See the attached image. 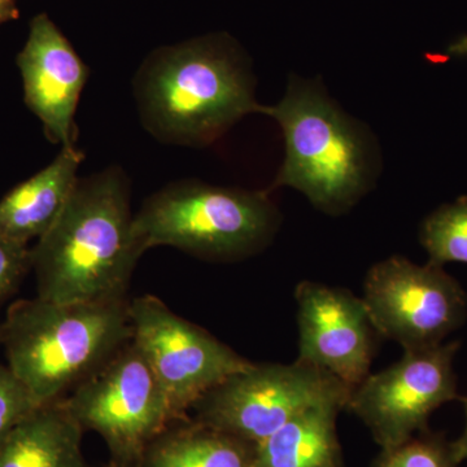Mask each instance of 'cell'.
Segmentation results:
<instances>
[{
  "mask_svg": "<svg viewBox=\"0 0 467 467\" xmlns=\"http://www.w3.org/2000/svg\"><path fill=\"white\" fill-rule=\"evenodd\" d=\"M133 220L130 189L119 168L78 178L57 223L32 248L38 297L60 304L125 300L143 254Z\"/></svg>",
  "mask_w": 467,
  "mask_h": 467,
  "instance_id": "1",
  "label": "cell"
},
{
  "mask_svg": "<svg viewBox=\"0 0 467 467\" xmlns=\"http://www.w3.org/2000/svg\"><path fill=\"white\" fill-rule=\"evenodd\" d=\"M247 55L227 34L153 52L135 84L144 125L164 142L209 146L243 117L263 115Z\"/></svg>",
  "mask_w": 467,
  "mask_h": 467,
  "instance_id": "2",
  "label": "cell"
},
{
  "mask_svg": "<svg viewBox=\"0 0 467 467\" xmlns=\"http://www.w3.org/2000/svg\"><path fill=\"white\" fill-rule=\"evenodd\" d=\"M284 131L285 156L267 193L291 187L330 216L347 213L382 171L376 135L330 98L319 79L291 75L284 98L264 106Z\"/></svg>",
  "mask_w": 467,
  "mask_h": 467,
  "instance_id": "3",
  "label": "cell"
},
{
  "mask_svg": "<svg viewBox=\"0 0 467 467\" xmlns=\"http://www.w3.org/2000/svg\"><path fill=\"white\" fill-rule=\"evenodd\" d=\"M129 301L20 300L0 325L7 367L41 407L63 399L130 342Z\"/></svg>",
  "mask_w": 467,
  "mask_h": 467,
  "instance_id": "4",
  "label": "cell"
},
{
  "mask_svg": "<svg viewBox=\"0 0 467 467\" xmlns=\"http://www.w3.org/2000/svg\"><path fill=\"white\" fill-rule=\"evenodd\" d=\"M281 216L266 192L187 181L150 196L134 216L143 252L171 245L204 259H242L266 247Z\"/></svg>",
  "mask_w": 467,
  "mask_h": 467,
  "instance_id": "5",
  "label": "cell"
},
{
  "mask_svg": "<svg viewBox=\"0 0 467 467\" xmlns=\"http://www.w3.org/2000/svg\"><path fill=\"white\" fill-rule=\"evenodd\" d=\"M60 404L84 431L99 434L122 466L142 462L150 445L177 420L133 340L76 386Z\"/></svg>",
  "mask_w": 467,
  "mask_h": 467,
  "instance_id": "6",
  "label": "cell"
},
{
  "mask_svg": "<svg viewBox=\"0 0 467 467\" xmlns=\"http://www.w3.org/2000/svg\"><path fill=\"white\" fill-rule=\"evenodd\" d=\"M353 389L327 371L294 364H254L233 374L193 405L196 422L256 447L321 402L349 400Z\"/></svg>",
  "mask_w": 467,
  "mask_h": 467,
  "instance_id": "7",
  "label": "cell"
},
{
  "mask_svg": "<svg viewBox=\"0 0 467 467\" xmlns=\"http://www.w3.org/2000/svg\"><path fill=\"white\" fill-rule=\"evenodd\" d=\"M131 340L149 362L175 418L252 362L152 295L129 301Z\"/></svg>",
  "mask_w": 467,
  "mask_h": 467,
  "instance_id": "8",
  "label": "cell"
},
{
  "mask_svg": "<svg viewBox=\"0 0 467 467\" xmlns=\"http://www.w3.org/2000/svg\"><path fill=\"white\" fill-rule=\"evenodd\" d=\"M362 300L377 333L404 350L441 344L466 317L465 292L441 266L416 265L401 256L368 270Z\"/></svg>",
  "mask_w": 467,
  "mask_h": 467,
  "instance_id": "9",
  "label": "cell"
},
{
  "mask_svg": "<svg viewBox=\"0 0 467 467\" xmlns=\"http://www.w3.org/2000/svg\"><path fill=\"white\" fill-rule=\"evenodd\" d=\"M459 342L404 350L400 361L353 389L347 408L364 420L383 450L423 431L432 411L459 399L453 359Z\"/></svg>",
  "mask_w": 467,
  "mask_h": 467,
  "instance_id": "10",
  "label": "cell"
},
{
  "mask_svg": "<svg viewBox=\"0 0 467 467\" xmlns=\"http://www.w3.org/2000/svg\"><path fill=\"white\" fill-rule=\"evenodd\" d=\"M299 324L297 361L327 371L355 389L370 376L376 328L364 300L348 290L304 281L295 291Z\"/></svg>",
  "mask_w": 467,
  "mask_h": 467,
  "instance_id": "11",
  "label": "cell"
},
{
  "mask_svg": "<svg viewBox=\"0 0 467 467\" xmlns=\"http://www.w3.org/2000/svg\"><path fill=\"white\" fill-rule=\"evenodd\" d=\"M26 103L41 119L51 142L75 144V115L88 69L54 21L46 14L30 23L17 57Z\"/></svg>",
  "mask_w": 467,
  "mask_h": 467,
  "instance_id": "12",
  "label": "cell"
},
{
  "mask_svg": "<svg viewBox=\"0 0 467 467\" xmlns=\"http://www.w3.org/2000/svg\"><path fill=\"white\" fill-rule=\"evenodd\" d=\"M84 158L75 144L63 147L50 165L11 190L0 201V235L26 245L41 239L66 207Z\"/></svg>",
  "mask_w": 467,
  "mask_h": 467,
  "instance_id": "13",
  "label": "cell"
},
{
  "mask_svg": "<svg viewBox=\"0 0 467 467\" xmlns=\"http://www.w3.org/2000/svg\"><path fill=\"white\" fill-rule=\"evenodd\" d=\"M347 404L334 399L295 417L254 447V467H342L337 417Z\"/></svg>",
  "mask_w": 467,
  "mask_h": 467,
  "instance_id": "14",
  "label": "cell"
},
{
  "mask_svg": "<svg viewBox=\"0 0 467 467\" xmlns=\"http://www.w3.org/2000/svg\"><path fill=\"white\" fill-rule=\"evenodd\" d=\"M82 432L60 401L45 405L0 442V467H85Z\"/></svg>",
  "mask_w": 467,
  "mask_h": 467,
  "instance_id": "15",
  "label": "cell"
},
{
  "mask_svg": "<svg viewBox=\"0 0 467 467\" xmlns=\"http://www.w3.org/2000/svg\"><path fill=\"white\" fill-rule=\"evenodd\" d=\"M254 447L196 422L162 432L144 453V467H254Z\"/></svg>",
  "mask_w": 467,
  "mask_h": 467,
  "instance_id": "16",
  "label": "cell"
},
{
  "mask_svg": "<svg viewBox=\"0 0 467 467\" xmlns=\"http://www.w3.org/2000/svg\"><path fill=\"white\" fill-rule=\"evenodd\" d=\"M420 238L432 265L467 264V196L430 214L420 227Z\"/></svg>",
  "mask_w": 467,
  "mask_h": 467,
  "instance_id": "17",
  "label": "cell"
},
{
  "mask_svg": "<svg viewBox=\"0 0 467 467\" xmlns=\"http://www.w3.org/2000/svg\"><path fill=\"white\" fill-rule=\"evenodd\" d=\"M451 444L432 435L411 436L383 450L374 467H457Z\"/></svg>",
  "mask_w": 467,
  "mask_h": 467,
  "instance_id": "18",
  "label": "cell"
},
{
  "mask_svg": "<svg viewBox=\"0 0 467 467\" xmlns=\"http://www.w3.org/2000/svg\"><path fill=\"white\" fill-rule=\"evenodd\" d=\"M41 408L7 365H0V442L27 416Z\"/></svg>",
  "mask_w": 467,
  "mask_h": 467,
  "instance_id": "19",
  "label": "cell"
},
{
  "mask_svg": "<svg viewBox=\"0 0 467 467\" xmlns=\"http://www.w3.org/2000/svg\"><path fill=\"white\" fill-rule=\"evenodd\" d=\"M32 269V248L0 235V306L17 290Z\"/></svg>",
  "mask_w": 467,
  "mask_h": 467,
  "instance_id": "20",
  "label": "cell"
},
{
  "mask_svg": "<svg viewBox=\"0 0 467 467\" xmlns=\"http://www.w3.org/2000/svg\"><path fill=\"white\" fill-rule=\"evenodd\" d=\"M462 401L466 413L465 430H463L462 435L456 441L451 442V453H453L454 460H456L459 465L462 461L467 460V398L462 399Z\"/></svg>",
  "mask_w": 467,
  "mask_h": 467,
  "instance_id": "21",
  "label": "cell"
},
{
  "mask_svg": "<svg viewBox=\"0 0 467 467\" xmlns=\"http://www.w3.org/2000/svg\"><path fill=\"white\" fill-rule=\"evenodd\" d=\"M18 17V9L15 0H0V26Z\"/></svg>",
  "mask_w": 467,
  "mask_h": 467,
  "instance_id": "22",
  "label": "cell"
}]
</instances>
